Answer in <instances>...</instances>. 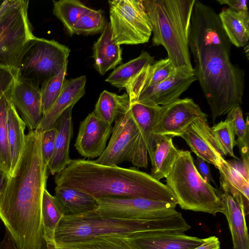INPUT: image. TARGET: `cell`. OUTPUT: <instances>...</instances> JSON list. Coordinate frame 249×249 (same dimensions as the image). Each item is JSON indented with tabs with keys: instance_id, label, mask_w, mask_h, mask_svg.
<instances>
[{
	"instance_id": "cell-20",
	"label": "cell",
	"mask_w": 249,
	"mask_h": 249,
	"mask_svg": "<svg viewBox=\"0 0 249 249\" xmlns=\"http://www.w3.org/2000/svg\"><path fill=\"white\" fill-rule=\"evenodd\" d=\"M176 71V69L167 57L143 68L125 88L130 102L133 101L141 91L160 83Z\"/></svg>"
},
{
	"instance_id": "cell-16",
	"label": "cell",
	"mask_w": 249,
	"mask_h": 249,
	"mask_svg": "<svg viewBox=\"0 0 249 249\" xmlns=\"http://www.w3.org/2000/svg\"><path fill=\"white\" fill-rule=\"evenodd\" d=\"M220 186L229 193L246 215L249 211V160H242L241 167L234 166L224 159L217 168Z\"/></svg>"
},
{
	"instance_id": "cell-43",
	"label": "cell",
	"mask_w": 249,
	"mask_h": 249,
	"mask_svg": "<svg viewBox=\"0 0 249 249\" xmlns=\"http://www.w3.org/2000/svg\"><path fill=\"white\" fill-rule=\"evenodd\" d=\"M193 249H221L218 238L215 236H211L203 239V243Z\"/></svg>"
},
{
	"instance_id": "cell-39",
	"label": "cell",
	"mask_w": 249,
	"mask_h": 249,
	"mask_svg": "<svg viewBox=\"0 0 249 249\" xmlns=\"http://www.w3.org/2000/svg\"><path fill=\"white\" fill-rule=\"evenodd\" d=\"M57 134V129L55 126L42 132V154L44 161L48 165L54 152Z\"/></svg>"
},
{
	"instance_id": "cell-5",
	"label": "cell",
	"mask_w": 249,
	"mask_h": 249,
	"mask_svg": "<svg viewBox=\"0 0 249 249\" xmlns=\"http://www.w3.org/2000/svg\"><path fill=\"white\" fill-rule=\"evenodd\" d=\"M153 33V46H163L176 69L192 66L189 34L195 0H142Z\"/></svg>"
},
{
	"instance_id": "cell-38",
	"label": "cell",
	"mask_w": 249,
	"mask_h": 249,
	"mask_svg": "<svg viewBox=\"0 0 249 249\" xmlns=\"http://www.w3.org/2000/svg\"><path fill=\"white\" fill-rule=\"evenodd\" d=\"M211 128L224 156L237 159L233 152V148L236 144V140L230 122L226 119Z\"/></svg>"
},
{
	"instance_id": "cell-30",
	"label": "cell",
	"mask_w": 249,
	"mask_h": 249,
	"mask_svg": "<svg viewBox=\"0 0 249 249\" xmlns=\"http://www.w3.org/2000/svg\"><path fill=\"white\" fill-rule=\"evenodd\" d=\"M130 100L128 94L119 95L107 90L100 95L93 111L100 119L112 124L116 119L129 109Z\"/></svg>"
},
{
	"instance_id": "cell-34",
	"label": "cell",
	"mask_w": 249,
	"mask_h": 249,
	"mask_svg": "<svg viewBox=\"0 0 249 249\" xmlns=\"http://www.w3.org/2000/svg\"><path fill=\"white\" fill-rule=\"evenodd\" d=\"M228 119L232 125L235 136L237 139L236 145L239 150L242 160H249V125L248 116L246 121L243 118V112L240 106L232 108L227 113Z\"/></svg>"
},
{
	"instance_id": "cell-7",
	"label": "cell",
	"mask_w": 249,
	"mask_h": 249,
	"mask_svg": "<svg viewBox=\"0 0 249 249\" xmlns=\"http://www.w3.org/2000/svg\"><path fill=\"white\" fill-rule=\"evenodd\" d=\"M70 49L52 39L35 36L26 44L17 68L18 80L31 84L40 89L57 75L68 61Z\"/></svg>"
},
{
	"instance_id": "cell-13",
	"label": "cell",
	"mask_w": 249,
	"mask_h": 249,
	"mask_svg": "<svg viewBox=\"0 0 249 249\" xmlns=\"http://www.w3.org/2000/svg\"><path fill=\"white\" fill-rule=\"evenodd\" d=\"M196 80L195 68L176 69L175 73L160 83L141 91L133 101L164 106L179 99L181 94Z\"/></svg>"
},
{
	"instance_id": "cell-42",
	"label": "cell",
	"mask_w": 249,
	"mask_h": 249,
	"mask_svg": "<svg viewBox=\"0 0 249 249\" xmlns=\"http://www.w3.org/2000/svg\"><path fill=\"white\" fill-rule=\"evenodd\" d=\"M220 4H227L230 9L237 11H248L247 0H217Z\"/></svg>"
},
{
	"instance_id": "cell-27",
	"label": "cell",
	"mask_w": 249,
	"mask_h": 249,
	"mask_svg": "<svg viewBox=\"0 0 249 249\" xmlns=\"http://www.w3.org/2000/svg\"><path fill=\"white\" fill-rule=\"evenodd\" d=\"M161 106L138 101L130 103L129 110L141 131L148 155L151 159L154 149L153 128Z\"/></svg>"
},
{
	"instance_id": "cell-44",
	"label": "cell",
	"mask_w": 249,
	"mask_h": 249,
	"mask_svg": "<svg viewBox=\"0 0 249 249\" xmlns=\"http://www.w3.org/2000/svg\"><path fill=\"white\" fill-rule=\"evenodd\" d=\"M0 249H18L9 231L6 229L5 235L0 242Z\"/></svg>"
},
{
	"instance_id": "cell-26",
	"label": "cell",
	"mask_w": 249,
	"mask_h": 249,
	"mask_svg": "<svg viewBox=\"0 0 249 249\" xmlns=\"http://www.w3.org/2000/svg\"><path fill=\"white\" fill-rule=\"evenodd\" d=\"M223 28L231 44L245 47L249 40L248 11H237L224 9L218 14Z\"/></svg>"
},
{
	"instance_id": "cell-9",
	"label": "cell",
	"mask_w": 249,
	"mask_h": 249,
	"mask_svg": "<svg viewBox=\"0 0 249 249\" xmlns=\"http://www.w3.org/2000/svg\"><path fill=\"white\" fill-rule=\"evenodd\" d=\"M108 144L95 163L117 165L128 161L138 167L148 166V152L141 131L129 107L114 121Z\"/></svg>"
},
{
	"instance_id": "cell-1",
	"label": "cell",
	"mask_w": 249,
	"mask_h": 249,
	"mask_svg": "<svg viewBox=\"0 0 249 249\" xmlns=\"http://www.w3.org/2000/svg\"><path fill=\"white\" fill-rule=\"evenodd\" d=\"M231 45L218 14L212 7L195 0L189 48L213 122L242 104L245 73L231 61Z\"/></svg>"
},
{
	"instance_id": "cell-11",
	"label": "cell",
	"mask_w": 249,
	"mask_h": 249,
	"mask_svg": "<svg viewBox=\"0 0 249 249\" xmlns=\"http://www.w3.org/2000/svg\"><path fill=\"white\" fill-rule=\"evenodd\" d=\"M102 216L124 219H147L173 213L176 204L138 197L96 198Z\"/></svg>"
},
{
	"instance_id": "cell-22",
	"label": "cell",
	"mask_w": 249,
	"mask_h": 249,
	"mask_svg": "<svg viewBox=\"0 0 249 249\" xmlns=\"http://www.w3.org/2000/svg\"><path fill=\"white\" fill-rule=\"evenodd\" d=\"M94 67L101 75L115 69L122 60L120 45L113 41L109 22H107L101 36L93 46Z\"/></svg>"
},
{
	"instance_id": "cell-4",
	"label": "cell",
	"mask_w": 249,
	"mask_h": 249,
	"mask_svg": "<svg viewBox=\"0 0 249 249\" xmlns=\"http://www.w3.org/2000/svg\"><path fill=\"white\" fill-rule=\"evenodd\" d=\"M189 228L181 213L178 211L150 218L136 219L103 216L96 210L79 215L64 216L55 232V246L107 235L129 236L147 232H184Z\"/></svg>"
},
{
	"instance_id": "cell-25",
	"label": "cell",
	"mask_w": 249,
	"mask_h": 249,
	"mask_svg": "<svg viewBox=\"0 0 249 249\" xmlns=\"http://www.w3.org/2000/svg\"><path fill=\"white\" fill-rule=\"evenodd\" d=\"M223 214L226 216L231 233L233 249H249V239L246 214L231 196L223 192Z\"/></svg>"
},
{
	"instance_id": "cell-36",
	"label": "cell",
	"mask_w": 249,
	"mask_h": 249,
	"mask_svg": "<svg viewBox=\"0 0 249 249\" xmlns=\"http://www.w3.org/2000/svg\"><path fill=\"white\" fill-rule=\"evenodd\" d=\"M68 64V61L57 75L49 79L40 89L43 116L50 110L63 90L67 80Z\"/></svg>"
},
{
	"instance_id": "cell-17",
	"label": "cell",
	"mask_w": 249,
	"mask_h": 249,
	"mask_svg": "<svg viewBox=\"0 0 249 249\" xmlns=\"http://www.w3.org/2000/svg\"><path fill=\"white\" fill-rule=\"evenodd\" d=\"M10 99L29 131L36 130L43 116L40 89L17 80L11 89Z\"/></svg>"
},
{
	"instance_id": "cell-29",
	"label": "cell",
	"mask_w": 249,
	"mask_h": 249,
	"mask_svg": "<svg viewBox=\"0 0 249 249\" xmlns=\"http://www.w3.org/2000/svg\"><path fill=\"white\" fill-rule=\"evenodd\" d=\"M7 124L11 159V174L25 146L26 135L24 131L26 125L13 104L10 97L7 109Z\"/></svg>"
},
{
	"instance_id": "cell-3",
	"label": "cell",
	"mask_w": 249,
	"mask_h": 249,
	"mask_svg": "<svg viewBox=\"0 0 249 249\" xmlns=\"http://www.w3.org/2000/svg\"><path fill=\"white\" fill-rule=\"evenodd\" d=\"M56 186L77 189L95 198L138 197L177 204L168 187L135 168L106 165L84 159L71 160L55 174Z\"/></svg>"
},
{
	"instance_id": "cell-15",
	"label": "cell",
	"mask_w": 249,
	"mask_h": 249,
	"mask_svg": "<svg viewBox=\"0 0 249 249\" xmlns=\"http://www.w3.org/2000/svg\"><path fill=\"white\" fill-rule=\"evenodd\" d=\"M197 157L214 165L217 169L224 155L217 143L207 119H198L180 135Z\"/></svg>"
},
{
	"instance_id": "cell-21",
	"label": "cell",
	"mask_w": 249,
	"mask_h": 249,
	"mask_svg": "<svg viewBox=\"0 0 249 249\" xmlns=\"http://www.w3.org/2000/svg\"><path fill=\"white\" fill-rule=\"evenodd\" d=\"M67 108L58 119L55 127L57 129L55 147L53 156L48 164L49 173L54 175L63 170L70 160L69 147L73 132L72 110Z\"/></svg>"
},
{
	"instance_id": "cell-31",
	"label": "cell",
	"mask_w": 249,
	"mask_h": 249,
	"mask_svg": "<svg viewBox=\"0 0 249 249\" xmlns=\"http://www.w3.org/2000/svg\"><path fill=\"white\" fill-rule=\"evenodd\" d=\"M129 236H100L82 241L56 244L47 249H138Z\"/></svg>"
},
{
	"instance_id": "cell-18",
	"label": "cell",
	"mask_w": 249,
	"mask_h": 249,
	"mask_svg": "<svg viewBox=\"0 0 249 249\" xmlns=\"http://www.w3.org/2000/svg\"><path fill=\"white\" fill-rule=\"evenodd\" d=\"M129 237L138 249H193L203 242V239L177 232L138 233Z\"/></svg>"
},
{
	"instance_id": "cell-37",
	"label": "cell",
	"mask_w": 249,
	"mask_h": 249,
	"mask_svg": "<svg viewBox=\"0 0 249 249\" xmlns=\"http://www.w3.org/2000/svg\"><path fill=\"white\" fill-rule=\"evenodd\" d=\"M106 23L103 10L92 9L76 23L74 34L87 36L102 33Z\"/></svg>"
},
{
	"instance_id": "cell-32",
	"label": "cell",
	"mask_w": 249,
	"mask_h": 249,
	"mask_svg": "<svg viewBox=\"0 0 249 249\" xmlns=\"http://www.w3.org/2000/svg\"><path fill=\"white\" fill-rule=\"evenodd\" d=\"M155 61L154 57L149 53L142 51L137 57L115 68L106 81L119 89L125 88L143 68Z\"/></svg>"
},
{
	"instance_id": "cell-40",
	"label": "cell",
	"mask_w": 249,
	"mask_h": 249,
	"mask_svg": "<svg viewBox=\"0 0 249 249\" xmlns=\"http://www.w3.org/2000/svg\"><path fill=\"white\" fill-rule=\"evenodd\" d=\"M17 80V69L0 66V93L10 90Z\"/></svg>"
},
{
	"instance_id": "cell-28",
	"label": "cell",
	"mask_w": 249,
	"mask_h": 249,
	"mask_svg": "<svg viewBox=\"0 0 249 249\" xmlns=\"http://www.w3.org/2000/svg\"><path fill=\"white\" fill-rule=\"evenodd\" d=\"M43 237L47 248L55 246V232L64 216L62 209L54 196L46 189L42 200Z\"/></svg>"
},
{
	"instance_id": "cell-24",
	"label": "cell",
	"mask_w": 249,
	"mask_h": 249,
	"mask_svg": "<svg viewBox=\"0 0 249 249\" xmlns=\"http://www.w3.org/2000/svg\"><path fill=\"white\" fill-rule=\"evenodd\" d=\"M154 141L151 176L160 181L168 175L180 150L174 145L173 138L169 136L154 134Z\"/></svg>"
},
{
	"instance_id": "cell-35",
	"label": "cell",
	"mask_w": 249,
	"mask_h": 249,
	"mask_svg": "<svg viewBox=\"0 0 249 249\" xmlns=\"http://www.w3.org/2000/svg\"><path fill=\"white\" fill-rule=\"evenodd\" d=\"M11 89L3 93L0 97V168L10 175L11 159L8 139L7 115Z\"/></svg>"
},
{
	"instance_id": "cell-45",
	"label": "cell",
	"mask_w": 249,
	"mask_h": 249,
	"mask_svg": "<svg viewBox=\"0 0 249 249\" xmlns=\"http://www.w3.org/2000/svg\"><path fill=\"white\" fill-rule=\"evenodd\" d=\"M10 175L0 168V201L4 192Z\"/></svg>"
},
{
	"instance_id": "cell-46",
	"label": "cell",
	"mask_w": 249,
	"mask_h": 249,
	"mask_svg": "<svg viewBox=\"0 0 249 249\" xmlns=\"http://www.w3.org/2000/svg\"><path fill=\"white\" fill-rule=\"evenodd\" d=\"M3 93H5V92L0 93V97L1 96V95Z\"/></svg>"
},
{
	"instance_id": "cell-19",
	"label": "cell",
	"mask_w": 249,
	"mask_h": 249,
	"mask_svg": "<svg viewBox=\"0 0 249 249\" xmlns=\"http://www.w3.org/2000/svg\"><path fill=\"white\" fill-rule=\"evenodd\" d=\"M86 80L85 75L66 80L60 95L50 110L42 116L37 131L43 132L55 126L61 114L69 107H73L85 94Z\"/></svg>"
},
{
	"instance_id": "cell-23",
	"label": "cell",
	"mask_w": 249,
	"mask_h": 249,
	"mask_svg": "<svg viewBox=\"0 0 249 249\" xmlns=\"http://www.w3.org/2000/svg\"><path fill=\"white\" fill-rule=\"evenodd\" d=\"M54 196L60 204L64 216L82 214L98 209L96 198L77 189L56 186Z\"/></svg>"
},
{
	"instance_id": "cell-2",
	"label": "cell",
	"mask_w": 249,
	"mask_h": 249,
	"mask_svg": "<svg viewBox=\"0 0 249 249\" xmlns=\"http://www.w3.org/2000/svg\"><path fill=\"white\" fill-rule=\"evenodd\" d=\"M37 130L25 135V146L0 201V219L18 249H42V200L49 175Z\"/></svg>"
},
{
	"instance_id": "cell-10",
	"label": "cell",
	"mask_w": 249,
	"mask_h": 249,
	"mask_svg": "<svg viewBox=\"0 0 249 249\" xmlns=\"http://www.w3.org/2000/svg\"><path fill=\"white\" fill-rule=\"evenodd\" d=\"M112 38L122 44L148 42L152 34L150 22L142 0H109Z\"/></svg>"
},
{
	"instance_id": "cell-14",
	"label": "cell",
	"mask_w": 249,
	"mask_h": 249,
	"mask_svg": "<svg viewBox=\"0 0 249 249\" xmlns=\"http://www.w3.org/2000/svg\"><path fill=\"white\" fill-rule=\"evenodd\" d=\"M113 127L99 118L93 112L80 122L74 146L83 157H100L106 147Z\"/></svg>"
},
{
	"instance_id": "cell-8",
	"label": "cell",
	"mask_w": 249,
	"mask_h": 249,
	"mask_svg": "<svg viewBox=\"0 0 249 249\" xmlns=\"http://www.w3.org/2000/svg\"><path fill=\"white\" fill-rule=\"evenodd\" d=\"M28 0H0V66L18 68L27 43L35 36Z\"/></svg>"
},
{
	"instance_id": "cell-41",
	"label": "cell",
	"mask_w": 249,
	"mask_h": 249,
	"mask_svg": "<svg viewBox=\"0 0 249 249\" xmlns=\"http://www.w3.org/2000/svg\"><path fill=\"white\" fill-rule=\"evenodd\" d=\"M194 164L197 172L204 180L209 183L212 182L215 184V182L211 174V169L204 160L197 157L196 159L195 160H194Z\"/></svg>"
},
{
	"instance_id": "cell-33",
	"label": "cell",
	"mask_w": 249,
	"mask_h": 249,
	"mask_svg": "<svg viewBox=\"0 0 249 249\" xmlns=\"http://www.w3.org/2000/svg\"><path fill=\"white\" fill-rule=\"evenodd\" d=\"M91 10L77 0H53V14L71 36L74 35L73 28L79 19Z\"/></svg>"
},
{
	"instance_id": "cell-6",
	"label": "cell",
	"mask_w": 249,
	"mask_h": 249,
	"mask_svg": "<svg viewBox=\"0 0 249 249\" xmlns=\"http://www.w3.org/2000/svg\"><path fill=\"white\" fill-rule=\"evenodd\" d=\"M165 178L166 185L181 209L214 215L224 213L223 192L212 186L199 175L189 151L180 150Z\"/></svg>"
},
{
	"instance_id": "cell-12",
	"label": "cell",
	"mask_w": 249,
	"mask_h": 249,
	"mask_svg": "<svg viewBox=\"0 0 249 249\" xmlns=\"http://www.w3.org/2000/svg\"><path fill=\"white\" fill-rule=\"evenodd\" d=\"M198 119L207 115L192 99H178L161 106L153 128L154 134L180 137L185 130Z\"/></svg>"
}]
</instances>
